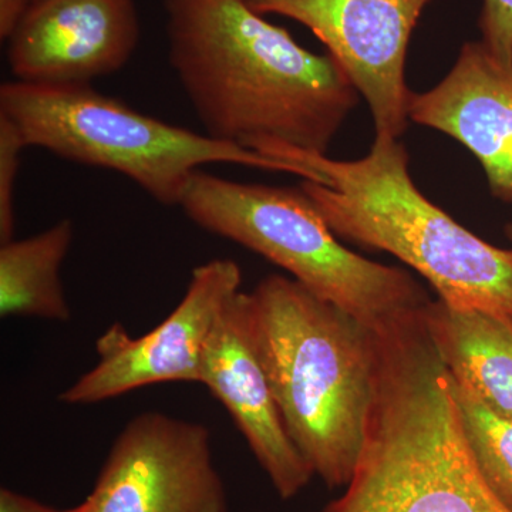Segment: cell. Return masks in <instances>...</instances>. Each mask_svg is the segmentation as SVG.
Listing matches in <instances>:
<instances>
[{
    "instance_id": "cell-1",
    "label": "cell",
    "mask_w": 512,
    "mask_h": 512,
    "mask_svg": "<svg viewBox=\"0 0 512 512\" xmlns=\"http://www.w3.org/2000/svg\"><path fill=\"white\" fill-rule=\"evenodd\" d=\"M170 63L215 140L328 154L359 92L329 53L316 55L244 0H165Z\"/></svg>"
},
{
    "instance_id": "cell-2",
    "label": "cell",
    "mask_w": 512,
    "mask_h": 512,
    "mask_svg": "<svg viewBox=\"0 0 512 512\" xmlns=\"http://www.w3.org/2000/svg\"><path fill=\"white\" fill-rule=\"evenodd\" d=\"M320 512H512L478 471L450 373L423 326L380 340L362 453Z\"/></svg>"
},
{
    "instance_id": "cell-3",
    "label": "cell",
    "mask_w": 512,
    "mask_h": 512,
    "mask_svg": "<svg viewBox=\"0 0 512 512\" xmlns=\"http://www.w3.org/2000/svg\"><path fill=\"white\" fill-rule=\"evenodd\" d=\"M251 150L318 173L302 180L338 238L389 252L424 276L439 299L512 318V249L494 247L427 200L413 183L399 138L376 134L367 156L336 161L261 141Z\"/></svg>"
},
{
    "instance_id": "cell-4",
    "label": "cell",
    "mask_w": 512,
    "mask_h": 512,
    "mask_svg": "<svg viewBox=\"0 0 512 512\" xmlns=\"http://www.w3.org/2000/svg\"><path fill=\"white\" fill-rule=\"evenodd\" d=\"M249 299L289 436L315 476L346 487L375 399L377 333L284 275L266 276Z\"/></svg>"
},
{
    "instance_id": "cell-5",
    "label": "cell",
    "mask_w": 512,
    "mask_h": 512,
    "mask_svg": "<svg viewBox=\"0 0 512 512\" xmlns=\"http://www.w3.org/2000/svg\"><path fill=\"white\" fill-rule=\"evenodd\" d=\"M180 207L198 227L281 266L373 332H386L431 301L409 272L340 244L301 188L238 183L198 170Z\"/></svg>"
},
{
    "instance_id": "cell-6",
    "label": "cell",
    "mask_w": 512,
    "mask_h": 512,
    "mask_svg": "<svg viewBox=\"0 0 512 512\" xmlns=\"http://www.w3.org/2000/svg\"><path fill=\"white\" fill-rule=\"evenodd\" d=\"M0 114L15 123L26 146L117 171L167 207L181 205L192 175L207 164L247 165L312 183L322 180L301 165L147 116L90 84L8 82L0 87Z\"/></svg>"
},
{
    "instance_id": "cell-7",
    "label": "cell",
    "mask_w": 512,
    "mask_h": 512,
    "mask_svg": "<svg viewBox=\"0 0 512 512\" xmlns=\"http://www.w3.org/2000/svg\"><path fill=\"white\" fill-rule=\"evenodd\" d=\"M77 512H228L211 431L161 412L133 417Z\"/></svg>"
},
{
    "instance_id": "cell-8",
    "label": "cell",
    "mask_w": 512,
    "mask_h": 512,
    "mask_svg": "<svg viewBox=\"0 0 512 512\" xmlns=\"http://www.w3.org/2000/svg\"><path fill=\"white\" fill-rule=\"evenodd\" d=\"M241 268L212 259L192 271L183 299L143 336L114 323L96 340L99 362L59 396L86 406L161 383H200L205 348L229 303L241 292Z\"/></svg>"
},
{
    "instance_id": "cell-9",
    "label": "cell",
    "mask_w": 512,
    "mask_h": 512,
    "mask_svg": "<svg viewBox=\"0 0 512 512\" xmlns=\"http://www.w3.org/2000/svg\"><path fill=\"white\" fill-rule=\"evenodd\" d=\"M436 0H249L259 15L285 16L318 37L362 94L376 134L409 126L406 62L424 9Z\"/></svg>"
},
{
    "instance_id": "cell-10",
    "label": "cell",
    "mask_w": 512,
    "mask_h": 512,
    "mask_svg": "<svg viewBox=\"0 0 512 512\" xmlns=\"http://www.w3.org/2000/svg\"><path fill=\"white\" fill-rule=\"evenodd\" d=\"M201 384L227 409L282 500L312 480L308 461L286 430L255 335L249 293L239 292L205 348Z\"/></svg>"
},
{
    "instance_id": "cell-11",
    "label": "cell",
    "mask_w": 512,
    "mask_h": 512,
    "mask_svg": "<svg viewBox=\"0 0 512 512\" xmlns=\"http://www.w3.org/2000/svg\"><path fill=\"white\" fill-rule=\"evenodd\" d=\"M140 39L134 0H36L9 39L18 82L90 84L120 70Z\"/></svg>"
},
{
    "instance_id": "cell-12",
    "label": "cell",
    "mask_w": 512,
    "mask_h": 512,
    "mask_svg": "<svg viewBox=\"0 0 512 512\" xmlns=\"http://www.w3.org/2000/svg\"><path fill=\"white\" fill-rule=\"evenodd\" d=\"M409 119L463 144L483 165L491 194L512 204V70L481 40L464 43L433 89L410 93Z\"/></svg>"
},
{
    "instance_id": "cell-13",
    "label": "cell",
    "mask_w": 512,
    "mask_h": 512,
    "mask_svg": "<svg viewBox=\"0 0 512 512\" xmlns=\"http://www.w3.org/2000/svg\"><path fill=\"white\" fill-rule=\"evenodd\" d=\"M424 322L448 372L495 412L512 419V318L437 299Z\"/></svg>"
},
{
    "instance_id": "cell-14",
    "label": "cell",
    "mask_w": 512,
    "mask_h": 512,
    "mask_svg": "<svg viewBox=\"0 0 512 512\" xmlns=\"http://www.w3.org/2000/svg\"><path fill=\"white\" fill-rule=\"evenodd\" d=\"M72 221L62 220L33 237L0 248V316L53 322L72 318L60 268L72 247Z\"/></svg>"
},
{
    "instance_id": "cell-15",
    "label": "cell",
    "mask_w": 512,
    "mask_h": 512,
    "mask_svg": "<svg viewBox=\"0 0 512 512\" xmlns=\"http://www.w3.org/2000/svg\"><path fill=\"white\" fill-rule=\"evenodd\" d=\"M450 383L464 437L478 471L512 511V419L491 409L466 382L451 373Z\"/></svg>"
},
{
    "instance_id": "cell-16",
    "label": "cell",
    "mask_w": 512,
    "mask_h": 512,
    "mask_svg": "<svg viewBox=\"0 0 512 512\" xmlns=\"http://www.w3.org/2000/svg\"><path fill=\"white\" fill-rule=\"evenodd\" d=\"M19 128L0 114V242L12 241L15 232V187L20 154L26 148Z\"/></svg>"
},
{
    "instance_id": "cell-17",
    "label": "cell",
    "mask_w": 512,
    "mask_h": 512,
    "mask_svg": "<svg viewBox=\"0 0 512 512\" xmlns=\"http://www.w3.org/2000/svg\"><path fill=\"white\" fill-rule=\"evenodd\" d=\"M478 26L488 52L512 70V0H483Z\"/></svg>"
},
{
    "instance_id": "cell-18",
    "label": "cell",
    "mask_w": 512,
    "mask_h": 512,
    "mask_svg": "<svg viewBox=\"0 0 512 512\" xmlns=\"http://www.w3.org/2000/svg\"><path fill=\"white\" fill-rule=\"evenodd\" d=\"M0 512H77V508L59 510V508L40 503L29 495L18 493L10 488H2L0 490Z\"/></svg>"
},
{
    "instance_id": "cell-19",
    "label": "cell",
    "mask_w": 512,
    "mask_h": 512,
    "mask_svg": "<svg viewBox=\"0 0 512 512\" xmlns=\"http://www.w3.org/2000/svg\"><path fill=\"white\" fill-rule=\"evenodd\" d=\"M35 0H0V37L9 40Z\"/></svg>"
},
{
    "instance_id": "cell-20",
    "label": "cell",
    "mask_w": 512,
    "mask_h": 512,
    "mask_svg": "<svg viewBox=\"0 0 512 512\" xmlns=\"http://www.w3.org/2000/svg\"><path fill=\"white\" fill-rule=\"evenodd\" d=\"M505 234H507V237L510 238V241L512 242V222L505 227Z\"/></svg>"
},
{
    "instance_id": "cell-21",
    "label": "cell",
    "mask_w": 512,
    "mask_h": 512,
    "mask_svg": "<svg viewBox=\"0 0 512 512\" xmlns=\"http://www.w3.org/2000/svg\"><path fill=\"white\" fill-rule=\"evenodd\" d=\"M244 2H247V3H248V2H249V0H244Z\"/></svg>"
},
{
    "instance_id": "cell-22",
    "label": "cell",
    "mask_w": 512,
    "mask_h": 512,
    "mask_svg": "<svg viewBox=\"0 0 512 512\" xmlns=\"http://www.w3.org/2000/svg\"><path fill=\"white\" fill-rule=\"evenodd\" d=\"M35 2H36V0H35Z\"/></svg>"
}]
</instances>
